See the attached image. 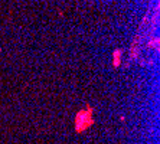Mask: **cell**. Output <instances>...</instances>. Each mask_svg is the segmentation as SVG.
Wrapping results in <instances>:
<instances>
[{
    "label": "cell",
    "mask_w": 160,
    "mask_h": 144,
    "mask_svg": "<svg viewBox=\"0 0 160 144\" xmlns=\"http://www.w3.org/2000/svg\"><path fill=\"white\" fill-rule=\"evenodd\" d=\"M94 118H92V110L87 108V110L79 111L77 117H75V130L81 133L84 130H87L89 126H92Z\"/></svg>",
    "instance_id": "6da1fadb"
},
{
    "label": "cell",
    "mask_w": 160,
    "mask_h": 144,
    "mask_svg": "<svg viewBox=\"0 0 160 144\" xmlns=\"http://www.w3.org/2000/svg\"><path fill=\"white\" fill-rule=\"evenodd\" d=\"M121 55H123V51L121 49H116L114 53H112V65L114 68H118L120 63H121Z\"/></svg>",
    "instance_id": "7a4b0ae2"
}]
</instances>
